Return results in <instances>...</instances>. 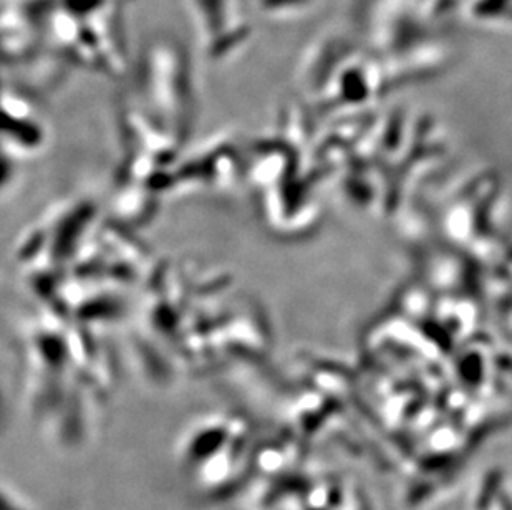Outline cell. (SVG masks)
<instances>
[{"label": "cell", "instance_id": "7a4b0ae2", "mask_svg": "<svg viewBox=\"0 0 512 510\" xmlns=\"http://www.w3.org/2000/svg\"><path fill=\"white\" fill-rule=\"evenodd\" d=\"M44 128L25 98L0 87V151L32 154L44 145Z\"/></svg>", "mask_w": 512, "mask_h": 510}, {"label": "cell", "instance_id": "6da1fadb", "mask_svg": "<svg viewBox=\"0 0 512 510\" xmlns=\"http://www.w3.org/2000/svg\"><path fill=\"white\" fill-rule=\"evenodd\" d=\"M184 60L173 40H151L141 53L135 82L125 108L176 141L184 128L186 75Z\"/></svg>", "mask_w": 512, "mask_h": 510}]
</instances>
